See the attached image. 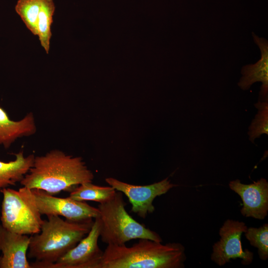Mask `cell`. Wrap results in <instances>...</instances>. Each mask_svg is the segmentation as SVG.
Wrapping results in <instances>:
<instances>
[{"label": "cell", "mask_w": 268, "mask_h": 268, "mask_svg": "<svg viewBox=\"0 0 268 268\" xmlns=\"http://www.w3.org/2000/svg\"><path fill=\"white\" fill-rule=\"evenodd\" d=\"M93 178L81 157L55 149L35 156L32 167L20 183L30 189L54 195L62 191L70 192L81 184L92 182Z\"/></svg>", "instance_id": "1"}, {"label": "cell", "mask_w": 268, "mask_h": 268, "mask_svg": "<svg viewBox=\"0 0 268 268\" xmlns=\"http://www.w3.org/2000/svg\"><path fill=\"white\" fill-rule=\"evenodd\" d=\"M39 233L30 237L28 257L35 259L32 268H48L74 247L90 231L94 220L73 221L49 215Z\"/></svg>", "instance_id": "2"}, {"label": "cell", "mask_w": 268, "mask_h": 268, "mask_svg": "<svg viewBox=\"0 0 268 268\" xmlns=\"http://www.w3.org/2000/svg\"><path fill=\"white\" fill-rule=\"evenodd\" d=\"M139 239L131 247L107 245L97 268H182L186 259L179 243Z\"/></svg>", "instance_id": "3"}, {"label": "cell", "mask_w": 268, "mask_h": 268, "mask_svg": "<svg viewBox=\"0 0 268 268\" xmlns=\"http://www.w3.org/2000/svg\"><path fill=\"white\" fill-rule=\"evenodd\" d=\"M125 205L123 193L120 191L116 192L109 201L98 205L101 221L100 237L103 243L122 246L136 239L162 241L158 233L135 220L127 212Z\"/></svg>", "instance_id": "4"}, {"label": "cell", "mask_w": 268, "mask_h": 268, "mask_svg": "<svg viewBox=\"0 0 268 268\" xmlns=\"http://www.w3.org/2000/svg\"><path fill=\"white\" fill-rule=\"evenodd\" d=\"M1 208V225L18 234L33 235L40 232L44 220L37 206L33 190L22 186L18 190L6 188Z\"/></svg>", "instance_id": "5"}, {"label": "cell", "mask_w": 268, "mask_h": 268, "mask_svg": "<svg viewBox=\"0 0 268 268\" xmlns=\"http://www.w3.org/2000/svg\"><path fill=\"white\" fill-rule=\"evenodd\" d=\"M243 222L227 219L219 230L220 239L213 246L211 259L220 266L230 262L231 259L239 258L244 265L250 264L254 254L249 250H243L241 238L247 230Z\"/></svg>", "instance_id": "6"}, {"label": "cell", "mask_w": 268, "mask_h": 268, "mask_svg": "<svg viewBox=\"0 0 268 268\" xmlns=\"http://www.w3.org/2000/svg\"><path fill=\"white\" fill-rule=\"evenodd\" d=\"M33 192L41 215L62 216L73 221L95 219L100 215L98 208L84 201H77L69 197H56L40 190L33 189Z\"/></svg>", "instance_id": "7"}, {"label": "cell", "mask_w": 268, "mask_h": 268, "mask_svg": "<svg viewBox=\"0 0 268 268\" xmlns=\"http://www.w3.org/2000/svg\"><path fill=\"white\" fill-rule=\"evenodd\" d=\"M105 181L116 191L125 194L132 204L131 211L143 219L154 211L152 203L155 198L166 194L176 186L168 178L144 186L130 184L111 177L106 178Z\"/></svg>", "instance_id": "8"}, {"label": "cell", "mask_w": 268, "mask_h": 268, "mask_svg": "<svg viewBox=\"0 0 268 268\" xmlns=\"http://www.w3.org/2000/svg\"><path fill=\"white\" fill-rule=\"evenodd\" d=\"M101 221L94 219L88 233L56 263L48 268H97L103 251L99 248Z\"/></svg>", "instance_id": "9"}, {"label": "cell", "mask_w": 268, "mask_h": 268, "mask_svg": "<svg viewBox=\"0 0 268 268\" xmlns=\"http://www.w3.org/2000/svg\"><path fill=\"white\" fill-rule=\"evenodd\" d=\"M230 188L237 193L243 201L241 214L246 217L264 219L268 212V183L261 178L250 184H242L238 179L229 184Z\"/></svg>", "instance_id": "10"}, {"label": "cell", "mask_w": 268, "mask_h": 268, "mask_svg": "<svg viewBox=\"0 0 268 268\" xmlns=\"http://www.w3.org/2000/svg\"><path fill=\"white\" fill-rule=\"evenodd\" d=\"M27 235L10 231L0 225V268H31L27 258Z\"/></svg>", "instance_id": "11"}, {"label": "cell", "mask_w": 268, "mask_h": 268, "mask_svg": "<svg viewBox=\"0 0 268 268\" xmlns=\"http://www.w3.org/2000/svg\"><path fill=\"white\" fill-rule=\"evenodd\" d=\"M254 42L259 47L261 57L254 64L244 66L241 69L242 77L238 86L243 90H248L256 82L262 83L260 92V101H268V42L264 37H260L252 32Z\"/></svg>", "instance_id": "12"}, {"label": "cell", "mask_w": 268, "mask_h": 268, "mask_svg": "<svg viewBox=\"0 0 268 268\" xmlns=\"http://www.w3.org/2000/svg\"><path fill=\"white\" fill-rule=\"evenodd\" d=\"M34 115L27 114L19 121L10 119L6 112L0 107V146H10L17 139L34 134L36 132Z\"/></svg>", "instance_id": "13"}, {"label": "cell", "mask_w": 268, "mask_h": 268, "mask_svg": "<svg viewBox=\"0 0 268 268\" xmlns=\"http://www.w3.org/2000/svg\"><path fill=\"white\" fill-rule=\"evenodd\" d=\"M15 159L8 162L0 160V193L9 186L20 182L32 167L35 156H25L23 151L14 153Z\"/></svg>", "instance_id": "14"}, {"label": "cell", "mask_w": 268, "mask_h": 268, "mask_svg": "<svg viewBox=\"0 0 268 268\" xmlns=\"http://www.w3.org/2000/svg\"><path fill=\"white\" fill-rule=\"evenodd\" d=\"M40 10L37 22V35L41 46L47 54L50 49L51 25L55 10L53 0H39Z\"/></svg>", "instance_id": "15"}, {"label": "cell", "mask_w": 268, "mask_h": 268, "mask_svg": "<svg viewBox=\"0 0 268 268\" xmlns=\"http://www.w3.org/2000/svg\"><path fill=\"white\" fill-rule=\"evenodd\" d=\"M117 191L109 186H100L86 182L81 184L69 192V197L79 201H92L103 203L112 199Z\"/></svg>", "instance_id": "16"}, {"label": "cell", "mask_w": 268, "mask_h": 268, "mask_svg": "<svg viewBox=\"0 0 268 268\" xmlns=\"http://www.w3.org/2000/svg\"><path fill=\"white\" fill-rule=\"evenodd\" d=\"M27 29L34 35H37V22L40 10L39 0H18L15 6Z\"/></svg>", "instance_id": "17"}, {"label": "cell", "mask_w": 268, "mask_h": 268, "mask_svg": "<svg viewBox=\"0 0 268 268\" xmlns=\"http://www.w3.org/2000/svg\"><path fill=\"white\" fill-rule=\"evenodd\" d=\"M255 106L258 109V113L252 121L248 133L249 139L253 143L262 134H268V102L259 101Z\"/></svg>", "instance_id": "18"}, {"label": "cell", "mask_w": 268, "mask_h": 268, "mask_svg": "<svg viewBox=\"0 0 268 268\" xmlns=\"http://www.w3.org/2000/svg\"><path fill=\"white\" fill-rule=\"evenodd\" d=\"M246 238L250 244L257 248L260 258H268V224H264L259 228L249 227L245 232Z\"/></svg>", "instance_id": "19"}]
</instances>
